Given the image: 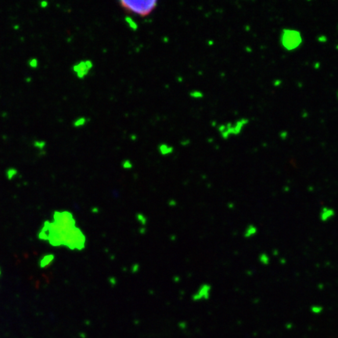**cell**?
<instances>
[{"instance_id": "30bf717a", "label": "cell", "mask_w": 338, "mask_h": 338, "mask_svg": "<svg viewBox=\"0 0 338 338\" xmlns=\"http://www.w3.org/2000/svg\"><path fill=\"white\" fill-rule=\"evenodd\" d=\"M32 144H33V147H35V148H36L37 150H45L46 146V143L45 141H43V140H40V139H36V140H35V141H33Z\"/></svg>"}, {"instance_id": "4fadbf2b", "label": "cell", "mask_w": 338, "mask_h": 338, "mask_svg": "<svg viewBox=\"0 0 338 338\" xmlns=\"http://www.w3.org/2000/svg\"><path fill=\"white\" fill-rule=\"evenodd\" d=\"M125 21L126 23L128 24V27H129L132 31H136V30L138 29V24H136V22H135L133 19H131V18L129 17H126L125 18Z\"/></svg>"}, {"instance_id": "6da1fadb", "label": "cell", "mask_w": 338, "mask_h": 338, "mask_svg": "<svg viewBox=\"0 0 338 338\" xmlns=\"http://www.w3.org/2000/svg\"><path fill=\"white\" fill-rule=\"evenodd\" d=\"M120 6L129 14L138 15L141 17L149 16L157 6V1L147 0V1H120Z\"/></svg>"}, {"instance_id": "7c38bea8", "label": "cell", "mask_w": 338, "mask_h": 338, "mask_svg": "<svg viewBox=\"0 0 338 338\" xmlns=\"http://www.w3.org/2000/svg\"><path fill=\"white\" fill-rule=\"evenodd\" d=\"M27 65H28V67H29L31 69H33V70L37 69L39 66V60H38L37 58H35V57H31V58H30L29 60H27Z\"/></svg>"}, {"instance_id": "3957f363", "label": "cell", "mask_w": 338, "mask_h": 338, "mask_svg": "<svg viewBox=\"0 0 338 338\" xmlns=\"http://www.w3.org/2000/svg\"><path fill=\"white\" fill-rule=\"evenodd\" d=\"M93 64L90 60H83L73 67V71L78 78H84L93 68Z\"/></svg>"}, {"instance_id": "277c9868", "label": "cell", "mask_w": 338, "mask_h": 338, "mask_svg": "<svg viewBox=\"0 0 338 338\" xmlns=\"http://www.w3.org/2000/svg\"><path fill=\"white\" fill-rule=\"evenodd\" d=\"M212 287L210 284L204 283L199 287L195 294L193 295V300L195 302L201 300H207L210 298Z\"/></svg>"}, {"instance_id": "5bb4252c", "label": "cell", "mask_w": 338, "mask_h": 338, "mask_svg": "<svg viewBox=\"0 0 338 338\" xmlns=\"http://www.w3.org/2000/svg\"><path fill=\"white\" fill-rule=\"evenodd\" d=\"M86 122H87V120H86V118H77V119H76V120L74 122L73 125L74 127L75 128L81 127V126L85 125Z\"/></svg>"}, {"instance_id": "ffe728a7", "label": "cell", "mask_w": 338, "mask_h": 338, "mask_svg": "<svg viewBox=\"0 0 338 338\" xmlns=\"http://www.w3.org/2000/svg\"><path fill=\"white\" fill-rule=\"evenodd\" d=\"M337 97H338V93H337Z\"/></svg>"}, {"instance_id": "8fae6325", "label": "cell", "mask_w": 338, "mask_h": 338, "mask_svg": "<svg viewBox=\"0 0 338 338\" xmlns=\"http://www.w3.org/2000/svg\"><path fill=\"white\" fill-rule=\"evenodd\" d=\"M17 173H18L17 169H16V168H8L6 172V178H7V179L9 180H12L13 178H14V177H15L17 175Z\"/></svg>"}, {"instance_id": "d6986e66", "label": "cell", "mask_w": 338, "mask_h": 338, "mask_svg": "<svg viewBox=\"0 0 338 338\" xmlns=\"http://www.w3.org/2000/svg\"><path fill=\"white\" fill-rule=\"evenodd\" d=\"M0 275H1V270H0Z\"/></svg>"}, {"instance_id": "e0dca14e", "label": "cell", "mask_w": 338, "mask_h": 338, "mask_svg": "<svg viewBox=\"0 0 338 338\" xmlns=\"http://www.w3.org/2000/svg\"><path fill=\"white\" fill-rule=\"evenodd\" d=\"M122 167H123L125 169H130V168H132V164H131V162L130 161V160H125V161H123V163H122Z\"/></svg>"}, {"instance_id": "ac0fdd59", "label": "cell", "mask_w": 338, "mask_h": 338, "mask_svg": "<svg viewBox=\"0 0 338 338\" xmlns=\"http://www.w3.org/2000/svg\"><path fill=\"white\" fill-rule=\"evenodd\" d=\"M39 6H40L42 9H46V8H47L49 6V2H47V1H45V0L41 1V2H39Z\"/></svg>"}, {"instance_id": "9a60e30c", "label": "cell", "mask_w": 338, "mask_h": 338, "mask_svg": "<svg viewBox=\"0 0 338 338\" xmlns=\"http://www.w3.org/2000/svg\"><path fill=\"white\" fill-rule=\"evenodd\" d=\"M190 96L195 99H199L203 97V93L200 91H193L190 93Z\"/></svg>"}, {"instance_id": "8992f818", "label": "cell", "mask_w": 338, "mask_h": 338, "mask_svg": "<svg viewBox=\"0 0 338 338\" xmlns=\"http://www.w3.org/2000/svg\"><path fill=\"white\" fill-rule=\"evenodd\" d=\"M257 233V228L254 225L250 224L247 226L244 229V236L247 239H250V238L254 236Z\"/></svg>"}, {"instance_id": "2e32d148", "label": "cell", "mask_w": 338, "mask_h": 338, "mask_svg": "<svg viewBox=\"0 0 338 338\" xmlns=\"http://www.w3.org/2000/svg\"><path fill=\"white\" fill-rule=\"evenodd\" d=\"M311 310L312 312L315 313V314H319L323 311V307L319 305H313L311 307Z\"/></svg>"}, {"instance_id": "5b68a950", "label": "cell", "mask_w": 338, "mask_h": 338, "mask_svg": "<svg viewBox=\"0 0 338 338\" xmlns=\"http://www.w3.org/2000/svg\"><path fill=\"white\" fill-rule=\"evenodd\" d=\"M335 216V211L334 209L328 206H324L321 208L320 211H319V219L321 222H329L330 220H331L333 217Z\"/></svg>"}, {"instance_id": "7a4b0ae2", "label": "cell", "mask_w": 338, "mask_h": 338, "mask_svg": "<svg viewBox=\"0 0 338 338\" xmlns=\"http://www.w3.org/2000/svg\"><path fill=\"white\" fill-rule=\"evenodd\" d=\"M301 32L294 29H283L281 34V44L287 51L294 50L302 45Z\"/></svg>"}, {"instance_id": "ba28073f", "label": "cell", "mask_w": 338, "mask_h": 338, "mask_svg": "<svg viewBox=\"0 0 338 338\" xmlns=\"http://www.w3.org/2000/svg\"><path fill=\"white\" fill-rule=\"evenodd\" d=\"M159 151L162 155H168L173 152V147L167 144H161L159 147Z\"/></svg>"}, {"instance_id": "52a82bcc", "label": "cell", "mask_w": 338, "mask_h": 338, "mask_svg": "<svg viewBox=\"0 0 338 338\" xmlns=\"http://www.w3.org/2000/svg\"><path fill=\"white\" fill-rule=\"evenodd\" d=\"M55 258V256L53 254H47L45 255L40 261V267L41 268H46L49 266L51 263L53 261Z\"/></svg>"}, {"instance_id": "9c48e42d", "label": "cell", "mask_w": 338, "mask_h": 338, "mask_svg": "<svg viewBox=\"0 0 338 338\" xmlns=\"http://www.w3.org/2000/svg\"><path fill=\"white\" fill-rule=\"evenodd\" d=\"M258 261L263 265H268L270 262V257L266 253H261L258 256Z\"/></svg>"}]
</instances>
